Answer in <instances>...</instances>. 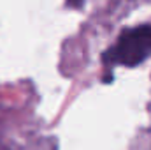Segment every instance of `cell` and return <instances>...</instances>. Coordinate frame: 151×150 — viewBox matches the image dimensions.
I'll list each match as a JSON object with an SVG mask.
<instances>
[{
	"mask_svg": "<svg viewBox=\"0 0 151 150\" xmlns=\"http://www.w3.org/2000/svg\"><path fill=\"white\" fill-rule=\"evenodd\" d=\"M151 55V25H142L123 32L116 46L109 50L104 58L106 62L121 66H139Z\"/></svg>",
	"mask_w": 151,
	"mask_h": 150,
	"instance_id": "6da1fadb",
	"label": "cell"
},
{
	"mask_svg": "<svg viewBox=\"0 0 151 150\" xmlns=\"http://www.w3.org/2000/svg\"><path fill=\"white\" fill-rule=\"evenodd\" d=\"M69 2H70L72 5H79V4H81V0H69Z\"/></svg>",
	"mask_w": 151,
	"mask_h": 150,
	"instance_id": "7a4b0ae2",
	"label": "cell"
}]
</instances>
